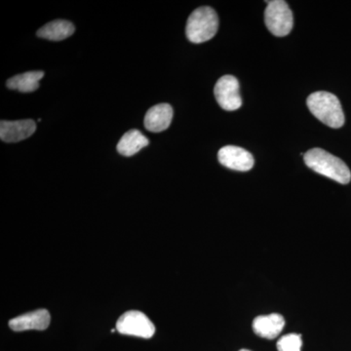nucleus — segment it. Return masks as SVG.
Masks as SVG:
<instances>
[{
  "instance_id": "nucleus-1",
  "label": "nucleus",
  "mask_w": 351,
  "mask_h": 351,
  "mask_svg": "<svg viewBox=\"0 0 351 351\" xmlns=\"http://www.w3.org/2000/svg\"><path fill=\"white\" fill-rule=\"evenodd\" d=\"M304 163L314 172L325 176L341 184L351 181V172L348 165L339 157L321 149H313L304 156Z\"/></svg>"
},
{
  "instance_id": "nucleus-2",
  "label": "nucleus",
  "mask_w": 351,
  "mask_h": 351,
  "mask_svg": "<svg viewBox=\"0 0 351 351\" xmlns=\"http://www.w3.org/2000/svg\"><path fill=\"white\" fill-rule=\"evenodd\" d=\"M306 104L314 117L327 126L338 129L345 124V114L341 101L334 94L325 91L315 92L309 95Z\"/></svg>"
},
{
  "instance_id": "nucleus-3",
  "label": "nucleus",
  "mask_w": 351,
  "mask_h": 351,
  "mask_svg": "<svg viewBox=\"0 0 351 351\" xmlns=\"http://www.w3.org/2000/svg\"><path fill=\"white\" fill-rule=\"evenodd\" d=\"M219 18L211 7L203 6L191 14L186 23V38L193 43H203L216 36Z\"/></svg>"
},
{
  "instance_id": "nucleus-4",
  "label": "nucleus",
  "mask_w": 351,
  "mask_h": 351,
  "mask_svg": "<svg viewBox=\"0 0 351 351\" xmlns=\"http://www.w3.org/2000/svg\"><path fill=\"white\" fill-rule=\"evenodd\" d=\"M265 23L274 36L283 38L288 36L294 25V17L287 2L283 0L267 1Z\"/></svg>"
},
{
  "instance_id": "nucleus-5",
  "label": "nucleus",
  "mask_w": 351,
  "mask_h": 351,
  "mask_svg": "<svg viewBox=\"0 0 351 351\" xmlns=\"http://www.w3.org/2000/svg\"><path fill=\"white\" fill-rule=\"evenodd\" d=\"M117 331L127 336L151 339L156 332V327L145 313L130 311L120 316L117 322Z\"/></svg>"
},
{
  "instance_id": "nucleus-6",
  "label": "nucleus",
  "mask_w": 351,
  "mask_h": 351,
  "mask_svg": "<svg viewBox=\"0 0 351 351\" xmlns=\"http://www.w3.org/2000/svg\"><path fill=\"white\" fill-rule=\"evenodd\" d=\"M214 94L219 107L228 112H233L241 107L239 82L234 76L225 75L219 78L215 85Z\"/></svg>"
},
{
  "instance_id": "nucleus-7",
  "label": "nucleus",
  "mask_w": 351,
  "mask_h": 351,
  "mask_svg": "<svg viewBox=\"0 0 351 351\" xmlns=\"http://www.w3.org/2000/svg\"><path fill=\"white\" fill-rule=\"evenodd\" d=\"M218 159L219 163L228 169L241 171V172L251 170L255 164L254 157L250 152L234 145H226L219 149Z\"/></svg>"
},
{
  "instance_id": "nucleus-8",
  "label": "nucleus",
  "mask_w": 351,
  "mask_h": 351,
  "mask_svg": "<svg viewBox=\"0 0 351 351\" xmlns=\"http://www.w3.org/2000/svg\"><path fill=\"white\" fill-rule=\"evenodd\" d=\"M36 130L34 120H16L7 121L2 120L0 123V138L5 143H17L31 137Z\"/></svg>"
},
{
  "instance_id": "nucleus-9",
  "label": "nucleus",
  "mask_w": 351,
  "mask_h": 351,
  "mask_svg": "<svg viewBox=\"0 0 351 351\" xmlns=\"http://www.w3.org/2000/svg\"><path fill=\"white\" fill-rule=\"evenodd\" d=\"M50 313L47 309H38L32 313L23 314L9 321V327L15 332L38 330L43 331L50 325Z\"/></svg>"
},
{
  "instance_id": "nucleus-10",
  "label": "nucleus",
  "mask_w": 351,
  "mask_h": 351,
  "mask_svg": "<svg viewBox=\"0 0 351 351\" xmlns=\"http://www.w3.org/2000/svg\"><path fill=\"white\" fill-rule=\"evenodd\" d=\"M172 119V107L168 104H159L147 110L144 124L147 130L158 133L168 129Z\"/></svg>"
},
{
  "instance_id": "nucleus-11",
  "label": "nucleus",
  "mask_w": 351,
  "mask_h": 351,
  "mask_svg": "<svg viewBox=\"0 0 351 351\" xmlns=\"http://www.w3.org/2000/svg\"><path fill=\"white\" fill-rule=\"evenodd\" d=\"M284 326H285V320L283 316L278 313L258 316L253 322L254 332L258 336L267 339L277 338L282 332Z\"/></svg>"
},
{
  "instance_id": "nucleus-12",
  "label": "nucleus",
  "mask_w": 351,
  "mask_h": 351,
  "mask_svg": "<svg viewBox=\"0 0 351 351\" xmlns=\"http://www.w3.org/2000/svg\"><path fill=\"white\" fill-rule=\"evenodd\" d=\"M75 31L73 23L64 20H56L48 23L38 31V36L48 40L60 41L69 38Z\"/></svg>"
},
{
  "instance_id": "nucleus-13",
  "label": "nucleus",
  "mask_w": 351,
  "mask_h": 351,
  "mask_svg": "<svg viewBox=\"0 0 351 351\" xmlns=\"http://www.w3.org/2000/svg\"><path fill=\"white\" fill-rule=\"evenodd\" d=\"M149 141L140 131L136 129L127 132L120 138L117 145V152L124 156H132L137 154L141 149L147 147Z\"/></svg>"
},
{
  "instance_id": "nucleus-14",
  "label": "nucleus",
  "mask_w": 351,
  "mask_h": 351,
  "mask_svg": "<svg viewBox=\"0 0 351 351\" xmlns=\"http://www.w3.org/2000/svg\"><path fill=\"white\" fill-rule=\"evenodd\" d=\"M43 77V71H27L7 80L6 86L9 89L17 90L23 93H29L38 89L39 82Z\"/></svg>"
},
{
  "instance_id": "nucleus-15",
  "label": "nucleus",
  "mask_w": 351,
  "mask_h": 351,
  "mask_svg": "<svg viewBox=\"0 0 351 351\" xmlns=\"http://www.w3.org/2000/svg\"><path fill=\"white\" fill-rule=\"evenodd\" d=\"M302 346V336L299 334L285 335L277 341L278 351H301Z\"/></svg>"
},
{
  "instance_id": "nucleus-16",
  "label": "nucleus",
  "mask_w": 351,
  "mask_h": 351,
  "mask_svg": "<svg viewBox=\"0 0 351 351\" xmlns=\"http://www.w3.org/2000/svg\"><path fill=\"white\" fill-rule=\"evenodd\" d=\"M239 351H250V350H239Z\"/></svg>"
}]
</instances>
